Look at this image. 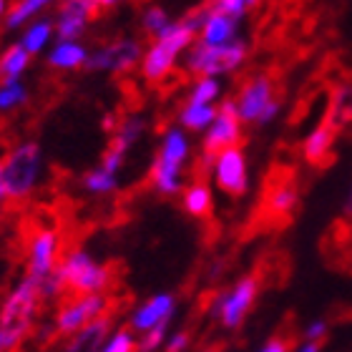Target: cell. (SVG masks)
Here are the masks:
<instances>
[{
	"label": "cell",
	"mask_w": 352,
	"mask_h": 352,
	"mask_svg": "<svg viewBox=\"0 0 352 352\" xmlns=\"http://www.w3.org/2000/svg\"><path fill=\"white\" fill-rule=\"evenodd\" d=\"M111 324H113V320H111V312H106V315H101V317H96V320H91L88 324H83L76 335H71V338H68L66 350L68 352H96V350H101L103 342H106V338L111 335Z\"/></svg>",
	"instance_id": "cell-15"
},
{
	"label": "cell",
	"mask_w": 352,
	"mask_h": 352,
	"mask_svg": "<svg viewBox=\"0 0 352 352\" xmlns=\"http://www.w3.org/2000/svg\"><path fill=\"white\" fill-rule=\"evenodd\" d=\"M118 3H124V0H96V6H98V10H106V8H113V6H118Z\"/></svg>",
	"instance_id": "cell-43"
},
{
	"label": "cell",
	"mask_w": 352,
	"mask_h": 352,
	"mask_svg": "<svg viewBox=\"0 0 352 352\" xmlns=\"http://www.w3.org/2000/svg\"><path fill=\"white\" fill-rule=\"evenodd\" d=\"M139 350V340L133 330H111V335L103 342L101 352H131Z\"/></svg>",
	"instance_id": "cell-33"
},
{
	"label": "cell",
	"mask_w": 352,
	"mask_h": 352,
	"mask_svg": "<svg viewBox=\"0 0 352 352\" xmlns=\"http://www.w3.org/2000/svg\"><path fill=\"white\" fill-rule=\"evenodd\" d=\"M182 206L189 217L204 219L214 209V194L204 182H191L186 189H182Z\"/></svg>",
	"instance_id": "cell-21"
},
{
	"label": "cell",
	"mask_w": 352,
	"mask_h": 352,
	"mask_svg": "<svg viewBox=\"0 0 352 352\" xmlns=\"http://www.w3.org/2000/svg\"><path fill=\"white\" fill-rule=\"evenodd\" d=\"M206 18V8H197L194 13L184 15L182 21H171L159 36L151 38L148 48L141 56L139 71L141 78L148 83H164L174 74L176 63L182 58L186 48L199 38L201 23Z\"/></svg>",
	"instance_id": "cell-1"
},
{
	"label": "cell",
	"mask_w": 352,
	"mask_h": 352,
	"mask_svg": "<svg viewBox=\"0 0 352 352\" xmlns=\"http://www.w3.org/2000/svg\"><path fill=\"white\" fill-rule=\"evenodd\" d=\"M101 126H103V131L113 133V129H116V126H118V116H116V113H113V111H109V113H103Z\"/></svg>",
	"instance_id": "cell-40"
},
{
	"label": "cell",
	"mask_w": 352,
	"mask_h": 352,
	"mask_svg": "<svg viewBox=\"0 0 352 352\" xmlns=\"http://www.w3.org/2000/svg\"><path fill=\"white\" fill-rule=\"evenodd\" d=\"M8 10H10V6H8V0H0V21H6Z\"/></svg>",
	"instance_id": "cell-44"
},
{
	"label": "cell",
	"mask_w": 352,
	"mask_h": 352,
	"mask_svg": "<svg viewBox=\"0 0 352 352\" xmlns=\"http://www.w3.org/2000/svg\"><path fill=\"white\" fill-rule=\"evenodd\" d=\"M176 312V300L174 294L169 292H159L154 297H148L146 302H141L139 307H133L131 317H129V327L133 332H146L156 324L171 322V317Z\"/></svg>",
	"instance_id": "cell-13"
},
{
	"label": "cell",
	"mask_w": 352,
	"mask_h": 352,
	"mask_svg": "<svg viewBox=\"0 0 352 352\" xmlns=\"http://www.w3.org/2000/svg\"><path fill=\"white\" fill-rule=\"evenodd\" d=\"M88 53L91 51L81 43V38H58V43L51 45L45 60L56 71H76V68H86Z\"/></svg>",
	"instance_id": "cell-16"
},
{
	"label": "cell",
	"mask_w": 352,
	"mask_h": 352,
	"mask_svg": "<svg viewBox=\"0 0 352 352\" xmlns=\"http://www.w3.org/2000/svg\"><path fill=\"white\" fill-rule=\"evenodd\" d=\"M8 199V189H6V171H3V159H0V201Z\"/></svg>",
	"instance_id": "cell-41"
},
{
	"label": "cell",
	"mask_w": 352,
	"mask_h": 352,
	"mask_svg": "<svg viewBox=\"0 0 352 352\" xmlns=\"http://www.w3.org/2000/svg\"><path fill=\"white\" fill-rule=\"evenodd\" d=\"M239 141H242V118L236 113V103L232 98H227L217 109V116H214L212 126L204 131L201 151L204 154H217V151L234 146Z\"/></svg>",
	"instance_id": "cell-11"
},
{
	"label": "cell",
	"mask_w": 352,
	"mask_h": 352,
	"mask_svg": "<svg viewBox=\"0 0 352 352\" xmlns=\"http://www.w3.org/2000/svg\"><path fill=\"white\" fill-rule=\"evenodd\" d=\"M124 162H126V154H121L118 148H106L103 151V159H101V166H106L109 171H121V166H124Z\"/></svg>",
	"instance_id": "cell-36"
},
{
	"label": "cell",
	"mask_w": 352,
	"mask_h": 352,
	"mask_svg": "<svg viewBox=\"0 0 352 352\" xmlns=\"http://www.w3.org/2000/svg\"><path fill=\"white\" fill-rule=\"evenodd\" d=\"M3 171H6L8 199L25 201L36 191L41 171H43V151L36 141H23L6 154Z\"/></svg>",
	"instance_id": "cell-5"
},
{
	"label": "cell",
	"mask_w": 352,
	"mask_h": 352,
	"mask_svg": "<svg viewBox=\"0 0 352 352\" xmlns=\"http://www.w3.org/2000/svg\"><path fill=\"white\" fill-rule=\"evenodd\" d=\"M217 109L214 103H191L186 101L179 111V126H184L186 131H206L212 126Z\"/></svg>",
	"instance_id": "cell-24"
},
{
	"label": "cell",
	"mask_w": 352,
	"mask_h": 352,
	"mask_svg": "<svg viewBox=\"0 0 352 352\" xmlns=\"http://www.w3.org/2000/svg\"><path fill=\"white\" fill-rule=\"evenodd\" d=\"M297 204H300V191L289 182L277 184L267 197V212H270V217H277V219H287L297 209Z\"/></svg>",
	"instance_id": "cell-23"
},
{
	"label": "cell",
	"mask_w": 352,
	"mask_h": 352,
	"mask_svg": "<svg viewBox=\"0 0 352 352\" xmlns=\"http://www.w3.org/2000/svg\"><path fill=\"white\" fill-rule=\"evenodd\" d=\"M279 111H282V103H279L277 98H272V101H270V106H267V109L262 111V116H259V121H257V124H259V126H267V124H272V121H274V118L279 116Z\"/></svg>",
	"instance_id": "cell-38"
},
{
	"label": "cell",
	"mask_w": 352,
	"mask_h": 352,
	"mask_svg": "<svg viewBox=\"0 0 352 352\" xmlns=\"http://www.w3.org/2000/svg\"><path fill=\"white\" fill-rule=\"evenodd\" d=\"M144 129H146V121L139 113H129V116L118 118V126L113 129V136H111V148H118L121 154H129V148L136 144V141L144 136Z\"/></svg>",
	"instance_id": "cell-22"
},
{
	"label": "cell",
	"mask_w": 352,
	"mask_h": 352,
	"mask_svg": "<svg viewBox=\"0 0 352 352\" xmlns=\"http://www.w3.org/2000/svg\"><path fill=\"white\" fill-rule=\"evenodd\" d=\"M56 0H18L15 6H10V10H8L6 21H3V25H6V30H18L23 28L28 21H33L36 15H41L48 6H53Z\"/></svg>",
	"instance_id": "cell-26"
},
{
	"label": "cell",
	"mask_w": 352,
	"mask_h": 352,
	"mask_svg": "<svg viewBox=\"0 0 352 352\" xmlns=\"http://www.w3.org/2000/svg\"><path fill=\"white\" fill-rule=\"evenodd\" d=\"M28 101V88L23 86L21 78H8L0 81V111H15Z\"/></svg>",
	"instance_id": "cell-30"
},
{
	"label": "cell",
	"mask_w": 352,
	"mask_h": 352,
	"mask_svg": "<svg viewBox=\"0 0 352 352\" xmlns=\"http://www.w3.org/2000/svg\"><path fill=\"white\" fill-rule=\"evenodd\" d=\"M239 23L242 21H236V18H232V15L214 13V10L206 8V18H204V23H201V30H199V41L212 43V45L229 43V41L239 38Z\"/></svg>",
	"instance_id": "cell-18"
},
{
	"label": "cell",
	"mask_w": 352,
	"mask_h": 352,
	"mask_svg": "<svg viewBox=\"0 0 352 352\" xmlns=\"http://www.w3.org/2000/svg\"><path fill=\"white\" fill-rule=\"evenodd\" d=\"M83 189L88 194H96V197L113 194L118 189V174L116 171H109L106 166H96V169L83 174Z\"/></svg>",
	"instance_id": "cell-28"
},
{
	"label": "cell",
	"mask_w": 352,
	"mask_h": 352,
	"mask_svg": "<svg viewBox=\"0 0 352 352\" xmlns=\"http://www.w3.org/2000/svg\"><path fill=\"white\" fill-rule=\"evenodd\" d=\"M259 0H206L204 6L214 13H227L236 21H242L244 15L257 8Z\"/></svg>",
	"instance_id": "cell-31"
},
{
	"label": "cell",
	"mask_w": 352,
	"mask_h": 352,
	"mask_svg": "<svg viewBox=\"0 0 352 352\" xmlns=\"http://www.w3.org/2000/svg\"><path fill=\"white\" fill-rule=\"evenodd\" d=\"M297 350H300V352H317V350H320V342H309V340H305Z\"/></svg>",
	"instance_id": "cell-42"
},
{
	"label": "cell",
	"mask_w": 352,
	"mask_h": 352,
	"mask_svg": "<svg viewBox=\"0 0 352 352\" xmlns=\"http://www.w3.org/2000/svg\"><path fill=\"white\" fill-rule=\"evenodd\" d=\"M345 214H347V217H352V189H350V194H347V199H345Z\"/></svg>",
	"instance_id": "cell-45"
},
{
	"label": "cell",
	"mask_w": 352,
	"mask_h": 352,
	"mask_svg": "<svg viewBox=\"0 0 352 352\" xmlns=\"http://www.w3.org/2000/svg\"><path fill=\"white\" fill-rule=\"evenodd\" d=\"M250 56V43L244 38H234L224 45H212L194 41L184 53V71L189 76H229L244 66Z\"/></svg>",
	"instance_id": "cell-3"
},
{
	"label": "cell",
	"mask_w": 352,
	"mask_h": 352,
	"mask_svg": "<svg viewBox=\"0 0 352 352\" xmlns=\"http://www.w3.org/2000/svg\"><path fill=\"white\" fill-rule=\"evenodd\" d=\"M189 345H191L189 332H174V335H169V338H166V345H164V350L184 352V350H189Z\"/></svg>",
	"instance_id": "cell-37"
},
{
	"label": "cell",
	"mask_w": 352,
	"mask_h": 352,
	"mask_svg": "<svg viewBox=\"0 0 352 352\" xmlns=\"http://www.w3.org/2000/svg\"><path fill=\"white\" fill-rule=\"evenodd\" d=\"M111 312V300L106 292H91V294H68L56 312V338H71L88 324L96 317Z\"/></svg>",
	"instance_id": "cell-7"
},
{
	"label": "cell",
	"mask_w": 352,
	"mask_h": 352,
	"mask_svg": "<svg viewBox=\"0 0 352 352\" xmlns=\"http://www.w3.org/2000/svg\"><path fill=\"white\" fill-rule=\"evenodd\" d=\"M259 294L257 277H242L227 292H219L209 305V317L219 322L224 330H236L247 320L250 309L254 307V300Z\"/></svg>",
	"instance_id": "cell-6"
},
{
	"label": "cell",
	"mask_w": 352,
	"mask_h": 352,
	"mask_svg": "<svg viewBox=\"0 0 352 352\" xmlns=\"http://www.w3.org/2000/svg\"><path fill=\"white\" fill-rule=\"evenodd\" d=\"M327 327H330V324L324 322V320H312V322L305 327V340L322 345V340L327 338Z\"/></svg>",
	"instance_id": "cell-35"
},
{
	"label": "cell",
	"mask_w": 352,
	"mask_h": 352,
	"mask_svg": "<svg viewBox=\"0 0 352 352\" xmlns=\"http://www.w3.org/2000/svg\"><path fill=\"white\" fill-rule=\"evenodd\" d=\"M166 338H169V322L156 324V327H151V330L141 332V338H139V350H144V352H154V350H159V347L166 345Z\"/></svg>",
	"instance_id": "cell-34"
},
{
	"label": "cell",
	"mask_w": 352,
	"mask_h": 352,
	"mask_svg": "<svg viewBox=\"0 0 352 352\" xmlns=\"http://www.w3.org/2000/svg\"><path fill=\"white\" fill-rule=\"evenodd\" d=\"M96 10H98L96 0H60V8L56 13V36L81 38Z\"/></svg>",
	"instance_id": "cell-14"
},
{
	"label": "cell",
	"mask_w": 352,
	"mask_h": 352,
	"mask_svg": "<svg viewBox=\"0 0 352 352\" xmlns=\"http://www.w3.org/2000/svg\"><path fill=\"white\" fill-rule=\"evenodd\" d=\"M144 48L133 38H121L109 45H101L88 53V71H106V74H129L141 63Z\"/></svg>",
	"instance_id": "cell-10"
},
{
	"label": "cell",
	"mask_w": 352,
	"mask_h": 352,
	"mask_svg": "<svg viewBox=\"0 0 352 352\" xmlns=\"http://www.w3.org/2000/svg\"><path fill=\"white\" fill-rule=\"evenodd\" d=\"M191 154V144L189 136H186V129L184 126H169L162 136V146H159V154L154 156L156 162L169 164L176 169H184L186 162H189Z\"/></svg>",
	"instance_id": "cell-17"
},
{
	"label": "cell",
	"mask_w": 352,
	"mask_h": 352,
	"mask_svg": "<svg viewBox=\"0 0 352 352\" xmlns=\"http://www.w3.org/2000/svg\"><path fill=\"white\" fill-rule=\"evenodd\" d=\"M41 305H43V297H41L38 279L25 272V277L6 294V300L0 305V345H3V352L18 350L33 338Z\"/></svg>",
	"instance_id": "cell-2"
},
{
	"label": "cell",
	"mask_w": 352,
	"mask_h": 352,
	"mask_svg": "<svg viewBox=\"0 0 352 352\" xmlns=\"http://www.w3.org/2000/svg\"><path fill=\"white\" fill-rule=\"evenodd\" d=\"M327 121H330L335 129H342V126H347L352 121V83L340 86L338 91L332 94Z\"/></svg>",
	"instance_id": "cell-27"
},
{
	"label": "cell",
	"mask_w": 352,
	"mask_h": 352,
	"mask_svg": "<svg viewBox=\"0 0 352 352\" xmlns=\"http://www.w3.org/2000/svg\"><path fill=\"white\" fill-rule=\"evenodd\" d=\"M212 179L229 197H244L247 194V189H250V169H247V156L239 148V144L217 151Z\"/></svg>",
	"instance_id": "cell-9"
},
{
	"label": "cell",
	"mask_w": 352,
	"mask_h": 352,
	"mask_svg": "<svg viewBox=\"0 0 352 352\" xmlns=\"http://www.w3.org/2000/svg\"><path fill=\"white\" fill-rule=\"evenodd\" d=\"M56 274L60 277L66 294H91L109 292L113 272L86 250H68L58 262Z\"/></svg>",
	"instance_id": "cell-4"
},
{
	"label": "cell",
	"mask_w": 352,
	"mask_h": 352,
	"mask_svg": "<svg viewBox=\"0 0 352 352\" xmlns=\"http://www.w3.org/2000/svg\"><path fill=\"white\" fill-rule=\"evenodd\" d=\"M60 250H63V236L58 229L53 227H41L28 236L25 244V272L30 277L43 279L48 274L58 270L60 262Z\"/></svg>",
	"instance_id": "cell-8"
},
{
	"label": "cell",
	"mask_w": 352,
	"mask_h": 352,
	"mask_svg": "<svg viewBox=\"0 0 352 352\" xmlns=\"http://www.w3.org/2000/svg\"><path fill=\"white\" fill-rule=\"evenodd\" d=\"M53 30H56V21L53 18H45V15H36L33 21H28L23 25L21 41L18 43L30 53V56H38L48 48L53 38Z\"/></svg>",
	"instance_id": "cell-19"
},
{
	"label": "cell",
	"mask_w": 352,
	"mask_h": 352,
	"mask_svg": "<svg viewBox=\"0 0 352 352\" xmlns=\"http://www.w3.org/2000/svg\"><path fill=\"white\" fill-rule=\"evenodd\" d=\"M335 133L338 129L324 118L322 124L315 126L312 131L307 133V139L302 144V154L309 164H322L327 159V154L332 151V144H335Z\"/></svg>",
	"instance_id": "cell-20"
},
{
	"label": "cell",
	"mask_w": 352,
	"mask_h": 352,
	"mask_svg": "<svg viewBox=\"0 0 352 352\" xmlns=\"http://www.w3.org/2000/svg\"><path fill=\"white\" fill-rule=\"evenodd\" d=\"M259 350H262V352H285L287 350V340H282V338H270L262 347H259Z\"/></svg>",
	"instance_id": "cell-39"
},
{
	"label": "cell",
	"mask_w": 352,
	"mask_h": 352,
	"mask_svg": "<svg viewBox=\"0 0 352 352\" xmlns=\"http://www.w3.org/2000/svg\"><path fill=\"white\" fill-rule=\"evenodd\" d=\"M171 23V15L159 6H148L144 13H141V30L146 33V36H159L166 25Z\"/></svg>",
	"instance_id": "cell-32"
},
{
	"label": "cell",
	"mask_w": 352,
	"mask_h": 352,
	"mask_svg": "<svg viewBox=\"0 0 352 352\" xmlns=\"http://www.w3.org/2000/svg\"><path fill=\"white\" fill-rule=\"evenodd\" d=\"M274 98V83L270 76H254L244 83L239 96L234 98L236 113L242 118V124H257L262 111L270 106V101Z\"/></svg>",
	"instance_id": "cell-12"
},
{
	"label": "cell",
	"mask_w": 352,
	"mask_h": 352,
	"mask_svg": "<svg viewBox=\"0 0 352 352\" xmlns=\"http://www.w3.org/2000/svg\"><path fill=\"white\" fill-rule=\"evenodd\" d=\"M221 96V83L219 76H197L189 88L186 101L191 103H217Z\"/></svg>",
	"instance_id": "cell-29"
},
{
	"label": "cell",
	"mask_w": 352,
	"mask_h": 352,
	"mask_svg": "<svg viewBox=\"0 0 352 352\" xmlns=\"http://www.w3.org/2000/svg\"><path fill=\"white\" fill-rule=\"evenodd\" d=\"M30 56L21 43L8 45L6 51L0 53V81H8V78H21L30 66Z\"/></svg>",
	"instance_id": "cell-25"
}]
</instances>
